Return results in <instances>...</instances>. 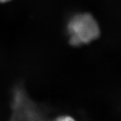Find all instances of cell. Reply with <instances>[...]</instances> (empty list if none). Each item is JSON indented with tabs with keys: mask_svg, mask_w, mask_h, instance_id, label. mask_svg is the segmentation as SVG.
Returning a JSON list of instances; mask_svg holds the SVG:
<instances>
[{
	"mask_svg": "<svg viewBox=\"0 0 121 121\" xmlns=\"http://www.w3.org/2000/svg\"><path fill=\"white\" fill-rule=\"evenodd\" d=\"M69 43L78 47L96 40L100 37L98 23L90 13H77L71 16L66 25Z\"/></svg>",
	"mask_w": 121,
	"mask_h": 121,
	"instance_id": "6da1fadb",
	"label": "cell"
},
{
	"mask_svg": "<svg viewBox=\"0 0 121 121\" xmlns=\"http://www.w3.org/2000/svg\"><path fill=\"white\" fill-rule=\"evenodd\" d=\"M54 121H75V120L72 117L68 116H63L57 117Z\"/></svg>",
	"mask_w": 121,
	"mask_h": 121,
	"instance_id": "7a4b0ae2",
	"label": "cell"
},
{
	"mask_svg": "<svg viewBox=\"0 0 121 121\" xmlns=\"http://www.w3.org/2000/svg\"><path fill=\"white\" fill-rule=\"evenodd\" d=\"M11 0H0V3H8Z\"/></svg>",
	"mask_w": 121,
	"mask_h": 121,
	"instance_id": "3957f363",
	"label": "cell"
}]
</instances>
